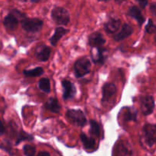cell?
<instances>
[{"instance_id": "5bb4252c", "label": "cell", "mask_w": 156, "mask_h": 156, "mask_svg": "<svg viewBox=\"0 0 156 156\" xmlns=\"http://www.w3.org/2000/svg\"><path fill=\"white\" fill-rule=\"evenodd\" d=\"M121 26V21L118 18H110L104 24V29L109 34H115Z\"/></svg>"}, {"instance_id": "9c48e42d", "label": "cell", "mask_w": 156, "mask_h": 156, "mask_svg": "<svg viewBox=\"0 0 156 156\" xmlns=\"http://www.w3.org/2000/svg\"><path fill=\"white\" fill-rule=\"evenodd\" d=\"M90 51V56L93 62L96 64L102 65L106 59V56H105V51L104 49L101 48V47H91Z\"/></svg>"}, {"instance_id": "9a60e30c", "label": "cell", "mask_w": 156, "mask_h": 156, "mask_svg": "<svg viewBox=\"0 0 156 156\" xmlns=\"http://www.w3.org/2000/svg\"><path fill=\"white\" fill-rule=\"evenodd\" d=\"M127 15L129 17H131V18H134L140 26L142 25V24L145 22V18H144V16L142 15L141 10L137 7V6H131V7L128 9Z\"/></svg>"}, {"instance_id": "44dd1931", "label": "cell", "mask_w": 156, "mask_h": 156, "mask_svg": "<svg viewBox=\"0 0 156 156\" xmlns=\"http://www.w3.org/2000/svg\"><path fill=\"white\" fill-rule=\"evenodd\" d=\"M39 88L44 93H50V82L47 78H41L38 82Z\"/></svg>"}, {"instance_id": "3957f363", "label": "cell", "mask_w": 156, "mask_h": 156, "mask_svg": "<svg viewBox=\"0 0 156 156\" xmlns=\"http://www.w3.org/2000/svg\"><path fill=\"white\" fill-rule=\"evenodd\" d=\"M51 18L56 24L67 25L70 21V13L67 9L62 7H56L52 10Z\"/></svg>"}, {"instance_id": "e0dca14e", "label": "cell", "mask_w": 156, "mask_h": 156, "mask_svg": "<svg viewBox=\"0 0 156 156\" xmlns=\"http://www.w3.org/2000/svg\"><path fill=\"white\" fill-rule=\"evenodd\" d=\"M44 108L55 114H58L61 111V105L55 98H50L44 104Z\"/></svg>"}, {"instance_id": "484cf974", "label": "cell", "mask_w": 156, "mask_h": 156, "mask_svg": "<svg viewBox=\"0 0 156 156\" xmlns=\"http://www.w3.org/2000/svg\"><path fill=\"white\" fill-rule=\"evenodd\" d=\"M135 1H136V2H138V4H139V5L141 6V8H142V9H145L148 3V0H135Z\"/></svg>"}, {"instance_id": "5b68a950", "label": "cell", "mask_w": 156, "mask_h": 156, "mask_svg": "<svg viewBox=\"0 0 156 156\" xmlns=\"http://www.w3.org/2000/svg\"><path fill=\"white\" fill-rule=\"evenodd\" d=\"M21 27L28 33H36L42 28L43 21L39 18H24L21 20Z\"/></svg>"}, {"instance_id": "7a4b0ae2", "label": "cell", "mask_w": 156, "mask_h": 156, "mask_svg": "<svg viewBox=\"0 0 156 156\" xmlns=\"http://www.w3.org/2000/svg\"><path fill=\"white\" fill-rule=\"evenodd\" d=\"M91 69V62L87 57H81L75 62L73 71L76 78H82L89 74Z\"/></svg>"}, {"instance_id": "cb8c5ba5", "label": "cell", "mask_w": 156, "mask_h": 156, "mask_svg": "<svg viewBox=\"0 0 156 156\" xmlns=\"http://www.w3.org/2000/svg\"><path fill=\"white\" fill-rule=\"evenodd\" d=\"M17 139H18V140H17L16 142L17 144L19 143L20 142L24 141V140H30V141H32V140H34L33 136H32V135L26 133L24 132V131H21V132L20 133V134L18 135V137Z\"/></svg>"}, {"instance_id": "d4e9b609", "label": "cell", "mask_w": 156, "mask_h": 156, "mask_svg": "<svg viewBox=\"0 0 156 156\" xmlns=\"http://www.w3.org/2000/svg\"><path fill=\"white\" fill-rule=\"evenodd\" d=\"M145 30L148 34H153L155 32L156 26L153 24L152 21L151 19L148 20V23L147 24L146 27H145Z\"/></svg>"}, {"instance_id": "8fae6325", "label": "cell", "mask_w": 156, "mask_h": 156, "mask_svg": "<svg viewBox=\"0 0 156 156\" xmlns=\"http://www.w3.org/2000/svg\"><path fill=\"white\" fill-rule=\"evenodd\" d=\"M51 50L46 45H41L35 50V56L38 60L41 62H46L50 58Z\"/></svg>"}, {"instance_id": "7402d4cb", "label": "cell", "mask_w": 156, "mask_h": 156, "mask_svg": "<svg viewBox=\"0 0 156 156\" xmlns=\"http://www.w3.org/2000/svg\"><path fill=\"white\" fill-rule=\"evenodd\" d=\"M90 133L92 134L93 136L96 137H99V134H100V127H99V123H97L95 120H91L90 121Z\"/></svg>"}, {"instance_id": "8992f818", "label": "cell", "mask_w": 156, "mask_h": 156, "mask_svg": "<svg viewBox=\"0 0 156 156\" xmlns=\"http://www.w3.org/2000/svg\"><path fill=\"white\" fill-rule=\"evenodd\" d=\"M142 131L146 144L148 146H152L156 143V124L146 123Z\"/></svg>"}, {"instance_id": "7c38bea8", "label": "cell", "mask_w": 156, "mask_h": 156, "mask_svg": "<svg viewBox=\"0 0 156 156\" xmlns=\"http://www.w3.org/2000/svg\"><path fill=\"white\" fill-rule=\"evenodd\" d=\"M88 43L91 47H102L105 44L106 39L99 32H93L89 36Z\"/></svg>"}, {"instance_id": "277c9868", "label": "cell", "mask_w": 156, "mask_h": 156, "mask_svg": "<svg viewBox=\"0 0 156 156\" xmlns=\"http://www.w3.org/2000/svg\"><path fill=\"white\" fill-rule=\"evenodd\" d=\"M66 117L67 120L75 126H84L87 123V118L80 110H68L66 113Z\"/></svg>"}, {"instance_id": "4fadbf2b", "label": "cell", "mask_w": 156, "mask_h": 156, "mask_svg": "<svg viewBox=\"0 0 156 156\" xmlns=\"http://www.w3.org/2000/svg\"><path fill=\"white\" fill-rule=\"evenodd\" d=\"M133 33V29L129 24H124L122 27H121V30L117 34L113 36V40L117 42L123 41L125 38L128 37L132 34Z\"/></svg>"}, {"instance_id": "f546056e", "label": "cell", "mask_w": 156, "mask_h": 156, "mask_svg": "<svg viewBox=\"0 0 156 156\" xmlns=\"http://www.w3.org/2000/svg\"><path fill=\"white\" fill-rule=\"evenodd\" d=\"M21 1L25 2H38L40 0H21Z\"/></svg>"}, {"instance_id": "4316f807", "label": "cell", "mask_w": 156, "mask_h": 156, "mask_svg": "<svg viewBox=\"0 0 156 156\" xmlns=\"http://www.w3.org/2000/svg\"><path fill=\"white\" fill-rule=\"evenodd\" d=\"M150 10L153 14L156 15V3H152L150 6Z\"/></svg>"}, {"instance_id": "d6986e66", "label": "cell", "mask_w": 156, "mask_h": 156, "mask_svg": "<svg viewBox=\"0 0 156 156\" xmlns=\"http://www.w3.org/2000/svg\"><path fill=\"white\" fill-rule=\"evenodd\" d=\"M124 119L126 121H136L137 120V111L134 108L128 107L126 111L124 113Z\"/></svg>"}, {"instance_id": "6da1fadb", "label": "cell", "mask_w": 156, "mask_h": 156, "mask_svg": "<svg viewBox=\"0 0 156 156\" xmlns=\"http://www.w3.org/2000/svg\"><path fill=\"white\" fill-rule=\"evenodd\" d=\"M25 18V15L18 10H12L5 18L3 24L8 30H15L18 27L19 20Z\"/></svg>"}, {"instance_id": "4dcf8cb0", "label": "cell", "mask_w": 156, "mask_h": 156, "mask_svg": "<svg viewBox=\"0 0 156 156\" xmlns=\"http://www.w3.org/2000/svg\"><path fill=\"white\" fill-rule=\"evenodd\" d=\"M99 2H108L111 1V0H98Z\"/></svg>"}, {"instance_id": "30bf717a", "label": "cell", "mask_w": 156, "mask_h": 156, "mask_svg": "<svg viewBox=\"0 0 156 156\" xmlns=\"http://www.w3.org/2000/svg\"><path fill=\"white\" fill-rule=\"evenodd\" d=\"M102 102H103V103L110 101L116 94V91H117L116 85L111 83V82H106L102 86Z\"/></svg>"}, {"instance_id": "2e32d148", "label": "cell", "mask_w": 156, "mask_h": 156, "mask_svg": "<svg viewBox=\"0 0 156 156\" xmlns=\"http://www.w3.org/2000/svg\"><path fill=\"white\" fill-rule=\"evenodd\" d=\"M68 32L67 29H65L63 27H58L55 28L54 33L52 35L51 37L50 38V42L52 46H56L58 43L59 42L60 40Z\"/></svg>"}, {"instance_id": "f1b7e54d", "label": "cell", "mask_w": 156, "mask_h": 156, "mask_svg": "<svg viewBox=\"0 0 156 156\" xmlns=\"http://www.w3.org/2000/svg\"><path fill=\"white\" fill-rule=\"evenodd\" d=\"M38 156H50V154L47 152H41L38 154Z\"/></svg>"}, {"instance_id": "603a6c76", "label": "cell", "mask_w": 156, "mask_h": 156, "mask_svg": "<svg viewBox=\"0 0 156 156\" xmlns=\"http://www.w3.org/2000/svg\"><path fill=\"white\" fill-rule=\"evenodd\" d=\"M23 152L25 155L34 156L36 154V148L31 145L26 144L23 146Z\"/></svg>"}, {"instance_id": "ba28073f", "label": "cell", "mask_w": 156, "mask_h": 156, "mask_svg": "<svg viewBox=\"0 0 156 156\" xmlns=\"http://www.w3.org/2000/svg\"><path fill=\"white\" fill-rule=\"evenodd\" d=\"M61 85H62L63 88V98H64V100L67 101L73 98L76 92L74 85L70 81L67 80V79L62 80Z\"/></svg>"}, {"instance_id": "ffe728a7", "label": "cell", "mask_w": 156, "mask_h": 156, "mask_svg": "<svg viewBox=\"0 0 156 156\" xmlns=\"http://www.w3.org/2000/svg\"><path fill=\"white\" fill-rule=\"evenodd\" d=\"M23 73L27 77H38L44 73V69L42 67H36L32 69L24 70Z\"/></svg>"}, {"instance_id": "83f0119b", "label": "cell", "mask_w": 156, "mask_h": 156, "mask_svg": "<svg viewBox=\"0 0 156 156\" xmlns=\"http://www.w3.org/2000/svg\"><path fill=\"white\" fill-rule=\"evenodd\" d=\"M4 131H5L4 126H3L1 120H0V136H1L3 133H4Z\"/></svg>"}, {"instance_id": "ac0fdd59", "label": "cell", "mask_w": 156, "mask_h": 156, "mask_svg": "<svg viewBox=\"0 0 156 156\" xmlns=\"http://www.w3.org/2000/svg\"><path fill=\"white\" fill-rule=\"evenodd\" d=\"M80 137V140L82 142L84 149L87 150L94 149L95 146H96V141L94 139L88 137L85 133H81Z\"/></svg>"}, {"instance_id": "52a82bcc", "label": "cell", "mask_w": 156, "mask_h": 156, "mask_svg": "<svg viewBox=\"0 0 156 156\" xmlns=\"http://www.w3.org/2000/svg\"><path fill=\"white\" fill-rule=\"evenodd\" d=\"M141 111L144 115L147 116L151 114L154 111V101L152 96L145 95L140 99Z\"/></svg>"}, {"instance_id": "1f68e13d", "label": "cell", "mask_w": 156, "mask_h": 156, "mask_svg": "<svg viewBox=\"0 0 156 156\" xmlns=\"http://www.w3.org/2000/svg\"><path fill=\"white\" fill-rule=\"evenodd\" d=\"M154 41H156V30H155V32H154Z\"/></svg>"}]
</instances>
